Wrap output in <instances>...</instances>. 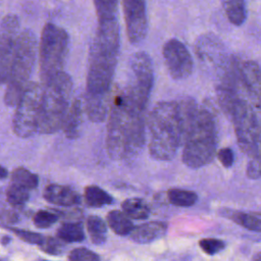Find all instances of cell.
<instances>
[{"instance_id":"cell-1","label":"cell","mask_w":261,"mask_h":261,"mask_svg":"<svg viewBox=\"0 0 261 261\" xmlns=\"http://www.w3.org/2000/svg\"><path fill=\"white\" fill-rule=\"evenodd\" d=\"M98 25L90 45L86 97L108 98L117 64L120 38L116 1H94Z\"/></svg>"},{"instance_id":"cell-37","label":"cell","mask_w":261,"mask_h":261,"mask_svg":"<svg viewBox=\"0 0 261 261\" xmlns=\"http://www.w3.org/2000/svg\"><path fill=\"white\" fill-rule=\"evenodd\" d=\"M0 170H1L0 171V177H1V179H4L8 175V171H7V169L4 166H1Z\"/></svg>"},{"instance_id":"cell-28","label":"cell","mask_w":261,"mask_h":261,"mask_svg":"<svg viewBox=\"0 0 261 261\" xmlns=\"http://www.w3.org/2000/svg\"><path fill=\"white\" fill-rule=\"evenodd\" d=\"M227 217L246 229L261 232V218L240 211H231L227 214Z\"/></svg>"},{"instance_id":"cell-7","label":"cell","mask_w":261,"mask_h":261,"mask_svg":"<svg viewBox=\"0 0 261 261\" xmlns=\"http://www.w3.org/2000/svg\"><path fill=\"white\" fill-rule=\"evenodd\" d=\"M68 43V34L64 29L51 22L44 25L39 46V72L43 86L63 71Z\"/></svg>"},{"instance_id":"cell-24","label":"cell","mask_w":261,"mask_h":261,"mask_svg":"<svg viewBox=\"0 0 261 261\" xmlns=\"http://www.w3.org/2000/svg\"><path fill=\"white\" fill-rule=\"evenodd\" d=\"M167 199L169 203L177 207H190L193 206L197 200L198 195L190 190L180 188H171L167 191Z\"/></svg>"},{"instance_id":"cell-10","label":"cell","mask_w":261,"mask_h":261,"mask_svg":"<svg viewBox=\"0 0 261 261\" xmlns=\"http://www.w3.org/2000/svg\"><path fill=\"white\" fill-rule=\"evenodd\" d=\"M127 121L128 110L119 94L114 98L107 120L106 150L109 158L112 160L124 159Z\"/></svg>"},{"instance_id":"cell-11","label":"cell","mask_w":261,"mask_h":261,"mask_svg":"<svg viewBox=\"0 0 261 261\" xmlns=\"http://www.w3.org/2000/svg\"><path fill=\"white\" fill-rule=\"evenodd\" d=\"M0 33V80L2 85H6L20 34L17 16L14 14L3 16Z\"/></svg>"},{"instance_id":"cell-27","label":"cell","mask_w":261,"mask_h":261,"mask_svg":"<svg viewBox=\"0 0 261 261\" xmlns=\"http://www.w3.org/2000/svg\"><path fill=\"white\" fill-rule=\"evenodd\" d=\"M11 184L17 185L27 190L36 189L39 185V177L36 173L20 166L16 167L11 172Z\"/></svg>"},{"instance_id":"cell-33","label":"cell","mask_w":261,"mask_h":261,"mask_svg":"<svg viewBox=\"0 0 261 261\" xmlns=\"http://www.w3.org/2000/svg\"><path fill=\"white\" fill-rule=\"evenodd\" d=\"M199 246L204 253L212 256V255H215V254L219 253L220 251H222L225 247V244L223 241L218 240V239L205 238V239L200 240Z\"/></svg>"},{"instance_id":"cell-3","label":"cell","mask_w":261,"mask_h":261,"mask_svg":"<svg viewBox=\"0 0 261 261\" xmlns=\"http://www.w3.org/2000/svg\"><path fill=\"white\" fill-rule=\"evenodd\" d=\"M217 129L213 113L206 107H199L192 127L184 143L181 160L190 168L209 164L216 153Z\"/></svg>"},{"instance_id":"cell-15","label":"cell","mask_w":261,"mask_h":261,"mask_svg":"<svg viewBox=\"0 0 261 261\" xmlns=\"http://www.w3.org/2000/svg\"><path fill=\"white\" fill-rule=\"evenodd\" d=\"M239 75L242 88L251 102L259 108L261 104V67L254 60L239 62Z\"/></svg>"},{"instance_id":"cell-25","label":"cell","mask_w":261,"mask_h":261,"mask_svg":"<svg viewBox=\"0 0 261 261\" xmlns=\"http://www.w3.org/2000/svg\"><path fill=\"white\" fill-rule=\"evenodd\" d=\"M57 238L68 243L82 242L85 239L83 224L81 222L62 223L57 229Z\"/></svg>"},{"instance_id":"cell-32","label":"cell","mask_w":261,"mask_h":261,"mask_svg":"<svg viewBox=\"0 0 261 261\" xmlns=\"http://www.w3.org/2000/svg\"><path fill=\"white\" fill-rule=\"evenodd\" d=\"M9 230H11L15 236H17L20 240L30 243V244H34V245H38V246H42L46 240L45 237H43L42 234L35 232V231H31V230H25V229H20V228H15V227H9Z\"/></svg>"},{"instance_id":"cell-38","label":"cell","mask_w":261,"mask_h":261,"mask_svg":"<svg viewBox=\"0 0 261 261\" xmlns=\"http://www.w3.org/2000/svg\"><path fill=\"white\" fill-rule=\"evenodd\" d=\"M252 261H261V252L256 253V254L253 256Z\"/></svg>"},{"instance_id":"cell-23","label":"cell","mask_w":261,"mask_h":261,"mask_svg":"<svg viewBox=\"0 0 261 261\" xmlns=\"http://www.w3.org/2000/svg\"><path fill=\"white\" fill-rule=\"evenodd\" d=\"M87 229L93 244L101 245L106 241L107 225L101 217L97 215L89 216L87 219Z\"/></svg>"},{"instance_id":"cell-34","label":"cell","mask_w":261,"mask_h":261,"mask_svg":"<svg viewBox=\"0 0 261 261\" xmlns=\"http://www.w3.org/2000/svg\"><path fill=\"white\" fill-rule=\"evenodd\" d=\"M68 261H100V258L87 248H75L68 254Z\"/></svg>"},{"instance_id":"cell-13","label":"cell","mask_w":261,"mask_h":261,"mask_svg":"<svg viewBox=\"0 0 261 261\" xmlns=\"http://www.w3.org/2000/svg\"><path fill=\"white\" fill-rule=\"evenodd\" d=\"M126 36L130 44L141 43L148 32L146 3L142 0L122 1Z\"/></svg>"},{"instance_id":"cell-31","label":"cell","mask_w":261,"mask_h":261,"mask_svg":"<svg viewBox=\"0 0 261 261\" xmlns=\"http://www.w3.org/2000/svg\"><path fill=\"white\" fill-rule=\"evenodd\" d=\"M58 220V214L49 210H39L33 216L34 224L39 228H47Z\"/></svg>"},{"instance_id":"cell-4","label":"cell","mask_w":261,"mask_h":261,"mask_svg":"<svg viewBox=\"0 0 261 261\" xmlns=\"http://www.w3.org/2000/svg\"><path fill=\"white\" fill-rule=\"evenodd\" d=\"M37 39L33 31L25 29L20 32L15 53L13 56L9 77L4 93L6 106H16L29 79L33 71L36 60Z\"/></svg>"},{"instance_id":"cell-22","label":"cell","mask_w":261,"mask_h":261,"mask_svg":"<svg viewBox=\"0 0 261 261\" xmlns=\"http://www.w3.org/2000/svg\"><path fill=\"white\" fill-rule=\"evenodd\" d=\"M122 211L132 219H146L150 214L148 204L140 198H128L121 204Z\"/></svg>"},{"instance_id":"cell-2","label":"cell","mask_w":261,"mask_h":261,"mask_svg":"<svg viewBox=\"0 0 261 261\" xmlns=\"http://www.w3.org/2000/svg\"><path fill=\"white\" fill-rule=\"evenodd\" d=\"M147 124L150 135V156L159 161L171 160L182 143L177 102H158L151 110Z\"/></svg>"},{"instance_id":"cell-17","label":"cell","mask_w":261,"mask_h":261,"mask_svg":"<svg viewBox=\"0 0 261 261\" xmlns=\"http://www.w3.org/2000/svg\"><path fill=\"white\" fill-rule=\"evenodd\" d=\"M43 198L54 205L69 207L81 202L80 194L69 186L51 184L46 186L43 191Z\"/></svg>"},{"instance_id":"cell-14","label":"cell","mask_w":261,"mask_h":261,"mask_svg":"<svg viewBox=\"0 0 261 261\" xmlns=\"http://www.w3.org/2000/svg\"><path fill=\"white\" fill-rule=\"evenodd\" d=\"M126 109L128 110V121H127L124 159L132 160L142 151L145 145L146 123H145V119L142 112L130 110L127 107Z\"/></svg>"},{"instance_id":"cell-21","label":"cell","mask_w":261,"mask_h":261,"mask_svg":"<svg viewBox=\"0 0 261 261\" xmlns=\"http://www.w3.org/2000/svg\"><path fill=\"white\" fill-rule=\"evenodd\" d=\"M107 224L116 234L126 236L134 230V224L130 218L120 210H111L107 214Z\"/></svg>"},{"instance_id":"cell-26","label":"cell","mask_w":261,"mask_h":261,"mask_svg":"<svg viewBox=\"0 0 261 261\" xmlns=\"http://www.w3.org/2000/svg\"><path fill=\"white\" fill-rule=\"evenodd\" d=\"M224 12L230 23L234 25H241L244 23L247 17V11L244 1L231 0L222 3Z\"/></svg>"},{"instance_id":"cell-12","label":"cell","mask_w":261,"mask_h":261,"mask_svg":"<svg viewBox=\"0 0 261 261\" xmlns=\"http://www.w3.org/2000/svg\"><path fill=\"white\" fill-rule=\"evenodd\" d=\"M162 54L166 68L172 79L184 80L191 75L194 61L182 42L177 39H169L163 46Z\"/></svg>"},{"instance_id":"cell-8","label":"cell","mask_w":261,"mask_h":261,"mask_svg":"<svg viewBox=\"0 0 261 261\" xmlns=\"http://www.w3.org/2000/svg\"><path fill=\"white\" fill-rule=\"evenodd\" d=\"M44 87L36 82H30L16 105L12 119L13 133L25 139L39 132L42 113Z\"/></svg>"},{"instance_id":"cell-35","label":"cell","mask_w":261,"mask_h":261,"mask_svg":"<svg viewBox=\"0 0 261 261\" xmlns=\"http://www.w3.org/2000/svg\"><path fill=\"white\" fill-rule=\"evenodd\" d=\"M216 156H217V159L219 160V162L225 168H228L233 164V160H234L233 152L228 147H225V148H222V149L218 150Z\"/></svg>"},{"instance_id":"cell-20","label":"cell","mask_w":261,"mask_h":261,"mask_svg":"<svg viewBox=\"0 0 261 261\" xmlns=\"http://www.w3.org/2000/svg\"><path fill=\"white\" fill-rule=\"evenodd\" d=\"M84 200L87 206L92 208H100L111 205L114 201L112 196L96 185H90L85 188Z\"/></svg>"},{"instance_id":"cell-36","label":"cell","mask_w":261,"mask_h":261,"mask_svg":"<svg viewBox=\"0 0 261 261\" xmlns=\"http://www.w3.org/2000/svg\"><path fill=\"white\" fill-rule=\"evenodd\" d=\"M42 250L48 254H60L62 250V246L57 240L52 238H46L44 244L41 246Z\"/></svg>"},{"instance_id":"cell-19","label":"cell","mask_w":261,"mask_h":261,"mask_svg":"<svg viewBox=\"0 0 261 261\" xmlns=\"http://www.w3.org/2000/svg\"><path fill=\"white\" fill-rule=\"evenodd\" d=\"M83 119V107L79 99L73 100L70 103V107L64 119L62 130L66 138L77 139L80 137L81 124Z\"/></svg>"},{"instance_id":"cell-39","label":"cell","mask_w":261,"mask_h":261,"mask_svg":"<svg viewBox=\"0 0 261 261\" xmlns=\"http://www.w3.org/2000/svg\"><path fill=\"white\" fill-rule=\"evenodd\" d=\"M259 110H260V112H261V104H260V106H259V108H258Z\"/></svg>"},{"instance_id":"cell-16","label":"cell","mask_w":261,"mask_h":261,"mask_svg":"<svg viewBox=\"0 0 261 261\" xmlns=\"http://www.w3.org/2000/svg\"><path fill=\"white\" fill-rule=\"evenodd\" d=\"M197 54L201 60L211 62L223 67L228 60H225L224 48L221 42L211 35L202 36L196 46Z\"/></svg>"},{"instance_id":"cell-5","label":"cell","mask_w":261,"mask_h":261,"mask_svg":"<svg viewBox=\"0 0 261 261\" xmlns=\"http://www.w3.org/2000/svg\"><path fill=\"white\" fill-rule=\"evenodd\" d=\"M44 87L39 133L49 135L62 128L70 107L72 81L68 73L62 71Z\"/></svg>"},{"instance_id":"cell-29","label":"cell","mask_w":261,"mask_h":261,"mask_svg":"<svg viewBox=\"0 0 261 261\" xmlns=\"http://www.w3.org/2000/svg\"><path fill=\"white\" fill-rule=\"evenodd\" d=\"M6 201L13 207H20L24 205L29 198V191L17 185L10 184L6 189Z\"/></svg>"},{"instance_id":"cell-30","label":"cell","mask_w":261,"mask_h":261,"mask_svg":"<svg viewBox=\"0 0 261 261\" xmlns=\"http://www.w3.org/2000/svg\"><path fill=\"white\" fill-rule=\"evenodd\" d=\"M246 173L247 176L252 179H258L261 177V138L255 152L249 158Z\"/></svg>"},{"instance_id":"cell-9","label":"cell","mask_w":261,"mask_h":261,"mask_svg":"<svg viewBox=\"0 0 261 261\" xmlns=\"http://www.w3.org/2000/svg\"><path fill=\"white\" fill-rule=\"evenodd\" d=\"M230 118L240 150L249 158L253 155L261 138V123L246 99H241L232 108Z\"/></svg>"},{"instance_id":"cell-18","label":"cell","mask_w":261,"mask_h":261,"mask_svg":"<svg viewBox=\"0 0 261 261\" xmlns=\"http://www.w3.org/2000/svg\"><path fill=\"white\" fill-rule=\"evenodd\" d=\"M166 229L167 225L165 222L150 221L135 227L130 233V238L136 243L147 244L163 237L166 232Z\"/></svg>"},{"instance_id":"cell-6","label":"cell","mask_w":261,"mask_h":261,"mask_svg":"<svg viewBox=\"0 0 261 261\" xmlns=\"http://www.w3.org/2000/svg\"><path fill=\"white\" fill-rule=\"evenodd\" d=\"M154 84V68L150 56L143 51L134 53L128 62L127 77L121 97L127 108L144 113Z\"/></svg>"}]
</instances>
